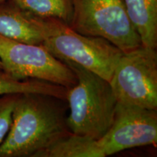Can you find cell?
Instances as JSON below:
<instances>
[{
    "label": "cell",
    "instance_id": "277c9868",
    "mask_svg": "<svg viewBox=\"0 0 157 157\" xmlns=\"http://www.w3.org/2000/svg\"><path fill=\"white\" fill-rule=\"evenodd\" d=\"M68 26L79 34L107 39L124 53L141 45L124 0H72Z\"/></svg>",
    "mask_w": 157,
    "mask_h": 157
},
{
    "label": "cell",
    "instance_id": "4fadbf2b",
    "mask_svg": "<svg viewBox=\"0 0 157 157\" xmlns=\"http://www.w3.org/2000/svg\"><path fill=\"white\" fill-rule=\"evenodd\" d=\"M20 93L0 95V145L5 140L12 124V116Z\"/></svg>",
    "mask_w": 157,
    "mask_h": 157
},
{
    "label": "cell",
    "instance_id": "7a4b0ae2",
    "mask_svg": "<svg viewBox=\"0 0 157 157\" xmlns=\"http://www.w3.org/2000/svg\"><path fill=\"white\" fill-rule=\"evenodd\" d=\"M63 63L77 78L67 90L68 128L74 134L99 140L112 125L117 104L110 82L74 63Z\"/></svg>",
    "mask_w": 157,
    "mask_h": 157
},
{
    "label": "cell",
    "instance_id": "52a82bcc",
    "mask_svg": "<svg viewBox=\"0 0 157 157\" xmlns=\"http://www.w3.org/2000/svg\"><path fill=\"white\" fill-rule=\"evenodd\" d=\"M105 156L157 143L156 110L118 103L109 131L98 140Z\"/></svg>",
    "mask_w": 157,
    "mask_h": 157
},
{
    "label": "cell",
    "instance_id": "30bf717a",
    "mask_svg": "<svg viewBox=\"0 0 157 157\" xmlns=\"http://www.w3.org/2000/svg\"><path fill=\"white\" fill-rule=\"evenodd\" d=\"M34 157H105L97 140L69 132Z\"/></svg>",
    "mask_w": 157,
    "mask_h": 157
},
{
    "label": "cell",
    "instance_id": "5b68a950",
    "mask_svg": "<svg viewBox=\"0 0 157 157\" xmlns=\"http://www.w3.org/2000/svg\"><path fill=\"white\" fill-rule=\"evenodd\" d=\"M109 82L118 103L156 110V49L141 45L124 53Z\"/></svg>",
    "mask_w": 157,
    "mask_h": 157
},
{
    "label": "cell",
    "instance_id": "3957f363",
    "mask_svg": "<svg viewBox=\"0 0 157 157\" xmlns=\"http://www.w3.org/2000/svg\"><path fill=\"white\" fill-rule=\"evenodd\" d=\"M42 45L63 62H72L110 82L124 52L107 39L77 33L61 21L42 18Z\"/></svg>",
    "mask_w": 157,
    "mask_h": 157
},
{
    "label": "cell",
    "instance_id": "ba28073f",
    "mask_svg": "<svg viewBox=\"0 0 157 157\" xmlns=\"http://www.w3.org/2000/svg\"><path fill=\"white\" fill-rule=\"evenodd\" d=\"M0 35L25 44H42V18L8 0L0 4Z\"/></svg>",
    "mask_w": 157,
    "mask_h": 157
},
{
    "label": "cell",
    "instance_id": "8992f818",
    "mask_svg": "<svg viewBox=\"0 0 157 157\" xmlns=\"http://www.w3.org/2000/svg\"><path fill=\"white\" fill-rule=\"evenodd\" d=\"M0 60L14 79H37L70 89L77 78L73 70L42 44H25L0 35Z\"/></svg>",
    "mask_w": 157,
    "mask_h": 157
},
{
    "label": "cell",
    "instance_id": "7c38bea8",
    "mask_svg": "<svg viewBox=\"0 0 157 157\" xmlns=\"http://www.w3.org/2000/svg\"><path fill=\"white\" fill-rule=\"evenodd\" d=\"M17 7L41 18H55L69 25L72 0H10Z\"/></svg>",
    "mask_w": 157,
    "mask_h": 157
},
{
    "label": "cell",
    "instance_id": "9a60e30c",
    "mask_svg": "<svg viewBox=\"0 0 157 157\" xmlns=\"http://www.w3.org/2000/svg\"><path fill=\"white\" fill-rule=\"evenodd\" d=\"M7 1H8V0H0V4L5 2H7Z\"/></svg>",
    "mask_w": 157,
    "mask_h": 157
},
{
    "label": "cell",
    "instance_id": "5bb4252c",
    "mask_svg": "<svg viewBox=\"0 0 157 157\" xmlns=\"http://www.w3.org/2000/svg\"><path fill=\"white\" fill-rule=\"evenodd\" d=\"M0 71H4L3 70V65L2 63L1 60H0Z\"/></svg>",
    "mask_w": 157,
    "mask_h": 157
},
{
    "label": "cell",
    "instance_id": "6da1fadb",
    "mask_svg": "<svg viewBox=\"0 0 157 157\" xmlns=\"http://www.w3.org/2000/svg\"><path fill=\"white\" fill-rule=\"evenodd\" d=\"M63 101L44 94H18L0 157H34L69 132Z\"/></svg>",
    "mask_w": 157,
    "mask_h": 157
},
{
    "label": "cell",
    "instance_id": "9c48e42d",
    "mask_svg": "<svg viewBox=\"0 0 157 157\" xmlns=\"http://www.w3.org/2000/svg\"><path fill=\"white\" fill-rule=\"evenodd\" d=\"M143 47L157 48V0H124Z\"/></svg>",
    "mask_w": 157,
    "mask_h": 157
},
{
    "label": "cell",
    "instance_id": "8fae6325",
    "mask_svg": "<svg viewBox=\"0 0 157 157\" xmlns=\"http://www.w3.org/2000/svg\"><path fill=\"white\" fill-rule=\"evenodd\" d=\"M67 90L68 89L62 86L42 80L14 79L4 71H0V95L34 93L51 95L66 101Z\"/></svg>",
    "mask_w": 157,
    "mask_h": 157
}]
</instances>
